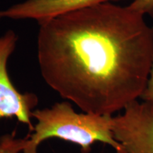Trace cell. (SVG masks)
<instances>
[{
	"mask_svg": "<svg viewBox=\"0 0 153 153\" xmlns=\"http://www.w3.org/2000/svg\"><path fill=\"white\" fill-rule=\"evenodd\" d=\"M44 80L83 112L112 115L140 97L153 62V27L127 7L98 4L40 23Z\"/></svg>",
	"mask_w": 153,
	"mask_h": 153,
	"instance_id": "1",
	"label": "cell"
},
{
	"mask_svg": "<svg viewBox=\"0 0 153 153\" xmlns=\"http://www.w3.org/2000/svg\"><path fill=\"white\" fill-rule=\"evenodd\" d=\"M31 117L37 120L33 133L28 134V143L23 153H38L42 142L59 138L78 145L82 153H89L94 143L110 145L116 153H126L114 139L111 131L112 115L76 113L68 101L55 103L50 108L33 110Z\"/></svg>",
	"mask_w": 153,
	"mask_h": 153,
	"instance_id": "2",
	"label": "cell"
},
{
	"mask_svg": "<svg viewBox=\"0 0 153 153\" xmlns=\"http://www.w3.org/2000/svg\"><path fill=\"white\" fill-rule=\"evenodd\" d=\"M111 131L126 153H153L152 101L126 105L123 114L112 116Z\"/></svg>",
	"mask_w": 153,
	"mask_h": 153,
	"instance_id": "3",
	"label": "cell"
},
{
	"mask_svg": "<svg viewBox=\"0 0 153 153\" xmlns=\"http://www.w3.org/2000/svg\"><path fill=\"white\" fill-rule=\"evenodd\" d=\"M17 41V35L11 30L0 36V120L15 117L33 132L31 114L38 104V97L33 93L19 92L7 71V62L14 51Z\"/></svg>",
	"mask_w": 153,
	"mask_h": 153,
	"instance_id": "4",
	"label": "cell"
},
{
	"mask_svg": "<svg viewBox=\"0 0 153 153\" xmlns=\"http://www.w3.org/2000/svg\"><path fill=\"white\" fill-rule=\"evenodd\" d=\"M117 0H26L1 11V17L35 19L42 23L98 4Z\"/></svg>",
	"mask_w": 153,
	"mask_h": 153,
	"instance_id": "5",
	"label": "cell"
},
{
	"mask_svg": "<svg viewBox=\"0 0 153 153\" xmlns=\"http://www.w3.org/2000/svg\"><path fill=\"white\" fill-rule=\"evenodd\" d=\"M28 135L23 138L16 137V131L0 137V153H20L28 143Z\"/></svg>",
	"mask_w": 153,
	"mask_h": 153,
	"instance_id": "6",
	"label": "cell"
},
{
	"mask_svg": "<svg viewBox=\"0 0 153 153\" xmlns=\"http://www.w3.org/2000/svg\"><path fill=\"white\" fill-rule=\"evenodd\" d=\"M128 7L143 15L148 14L153 16V0H133Z\"/></svg>",
	"mask_w": 153,
	"mask_h": 153,
	"instance_id": "7",
	"label": "cell"
},
{
	"mask_svg": "<svg viewBox=\"0 0 153 153\" xmlns=\"http://www.w3.org/2000/svg\"><path fill=\"white\" fill-rule=\"evenodd\" d=\"M140 98L142 99L143 101H152L153 102V62L148 83H147L145 89Z\"/></svg>",
	"mask_w": 153,
	"mask_h": 153,
	"instance_id": "8",
	"label": "cell"
},
{
	"mask_svg": "<svg viewBox=\"0 0 153 153\" xmlns=\"http://www.w3.org/2000/svg\"><path fill=\"white\" fill-rule=\"evenodd\" d=\"M1 18H2V17H1V11H0V19Z\"/></svg>",
	"mask_w": 153,
	"mask_h": 153,
	"instance_id": "9",
	"label": "cell"
}]
</instances>
